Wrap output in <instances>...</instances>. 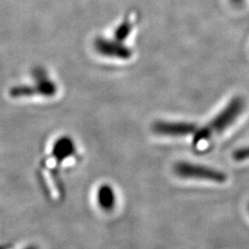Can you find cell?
I'll return each instance as SVG.
<instances>
[{
	"label": "cell",
	"instance_id": "cell-9",
	"mask_svg": "<svg viewBox=\"0 0 249 249\" xmlns=\"http://www.w3.org/2000/svg\"></svg>",
	"mask_w": 249,
	"mask_h": 249
},
{
	"label": "cell",
	"instance_id": "cell-1",
	"mask_svg": "<svg viewBox=\"0 0 249 249\" xmlns=\"http://www.w3.org/2000/svg\"><path fill=\"white\" fill-rule=\"evenodd\" d=\"M246 107V101L243 97L236 96L231 99L223 110L214 116L213 119L200 129H196L193 142L195 145L207 142L216 135L227 129L240 116Z\"/></svg>",
	"mask_w": 249,
	"mask_h": 249
},
{
	"label": "cell",
	"instance_id": "cell-5",
	"mask_svg": "<svg viewBox=\"0 0 249 249\" xmlns=\"http://www.w3.org/2000/svg\"><path fill=\"white\" fill-rule=\"evenodd\" d=\"M197 127L194 123L189 122H171V121H157L152 124L154 133L165 137H186L195 134Z\"/></svg>",
	"mask_w": 249,
	"mask_h": 249
},
{
	"label": "cell",
	"instance_id": "cell-3",
	"mask_svg": "<svg viewBox=\"0 0 249 249\" xmlns=\"http://www.w3.org/2000/svg\"><path fill=\"white\" fill-rule=\"evenodd\" d=\"M34 82L36 83L33 86H18L11 90L12 96L17 95H42L45 97H52L55 95L57 91V86L44 71H38L34 75Z\"/></svg>",
	"mask_w": 249,
	"mask_h": 249
},
{
	"label": "cell",
	"instance_id": "cell-6",
	"mask_svg": "<svg viewBox=\"0 0 249 249\" xmlns=\"http://www.w3.org/2000/svg\"><path fill=\"white\" fill-rule=\"evenodd\" d=\"M97 198L99 204L104 210H111L116 204L115 192L113 188L108 185L100 187L97 192Z\"/></svg>",
	"mask_w": 249,
	"mask_h": 249
},
{
	"label": "cell",
	"instance_id": "cell-4",
	"mask_svg": "<svg viewBox=\"0 0 249 249\" xmlns=\"http://www.w3.org/2000/svg\"><path fill=\"white\" fill-rule=\"evenodd\" d=\"M95 49L100 54L108 57L125 60L132 55V50L114 38L99 37L95 41Z\"/></svg>",
	"mask_w": 249,
	"mask_h": 249
},
{
	"label": "cell",
	"instance_id": "cell-2",
	"mask_svg": "<svg viewBox=\"0 0 249 249\" xmlns=\"http://www.w3.org/2000/svg\"><path fill=\"white\" fill-rule=\"evenodd\" d=\"M174 171L179 178L187 179L204 180L218 184H223L227 180V176L223 171L188 161H179L175 165Z\"/></svg>",
	"mask_w": 249,
	"mask_h": 249
},
{
	"label": "cell",
	"instance_id": "cell-8",
	"mask_svg": "<svg viewBox=\"0 0 249 249\" xmlns=\"http://www.w3.org/2000/svg\"><path fill=\"white\" fill-rule=\"evenodd\" d=\"M246 0H230V2H231V4L233 5V6H235V7H240L241 5L245 2Z\"/></svg>",
	"mask_w": 249,
	"mask_h": 249
},
{
	"label": "cell",
	"instance_id": "cell-7",
	"mask_svg": "<svg viewBox=\"0 0 249 249\" xmlns=\"http://www.w3.org/2000/svg\"><path fill=\"white\" fill-rule=\"evenodd\" d=\"M233 159L236 160H245L249 159V146L235 151L233 153Z\"/></svg>",
	"mask_w": 249,
	"mask_h": 249
}]
</instances>
